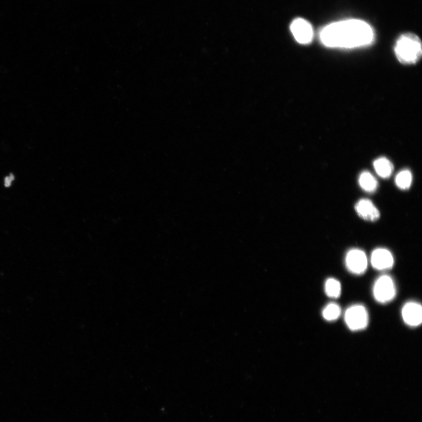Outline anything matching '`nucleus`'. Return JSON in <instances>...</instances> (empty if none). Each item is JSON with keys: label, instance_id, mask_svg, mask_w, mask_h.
<instances>
[{"label": "nucleus", "instance_id": "nucleus-1", "mask_svg": "<svg viewBox=\"0 0 422 422\" xmlns=\"http://www.w3.org/2000/svg\"><path fill=\"white\" fill-rule=\"evenodd\" d=\"M320 38L324 46L328 47L353 48L371 44L374 34L367 23L350 19L324 27L320 32Z\"/></svg>", "mask_w": 422, "mask_h": 422}, {"label": "nucleus", "instance_id": "nucleus-2", "mask_svg": "<svg viewBox=\"0 0 422 422\" xmlns=\"http://www.w3.org/2000/svg\"><path fill=\"white\" fill-rule=\"evenodd\" d=\"M395 52L399 61L404 65L416 64L422 55L421 43L418 36L412 33L402 35L397 40Z\"/></svg>", "mask_w": 422, "mask_h": 422}, {"label": "nucleus", "instance_id": "nucleus-3", "mask_svg": "<svg viewBox=\"0 0 422 422\" xmlns=\"http://www.w3.org/2000/svg\"><path fill=\"white\" fill-rule=\"evenodd\" d=\"M396 290L394 282L388 275H383L376 280L373 294L377 302L386 304L395 298Z\"/></svg>", "mask_w": 422, "mask_h": 422}, {"label": "nucleus", "instance_id": "nucleus-4", "mask_svg": "<svg viewBox=\"0 0 422 422\" xmlns=\"http://www.w3.org/2000/svg\"><path fill=\"white\" fill-rule=\"evenodd\" d=\"M344 320L351 330H362L365 329L368 324L367 310L364 306L359 304L352 306L345 312Z\"/></svg>", "mask_w": 422, "mask_h": 422}, {"label": "nucleus", "instance_id": "nucleus-5", "mask_svg": "<svg viewBox=\"0 0 422 422\" xmlns=\"http://www.w3.org/2000/svg\"><path fill=\"white\" fill-rule=\"evenodd\" d=\"M347 269L353 274L362 275L366 271L368 260L364 251L360 249H352L348 251L346 258Z\"/></svg>", "mask_w": 422, "mask_h": 422}, {"label": "nucleus", "instance_id": "nucleus-6", "mask_svg": "<svg viewBox=\"0 0 422 422\" xmlns=\"http://www.w3.org/2000/svg\"><path fill=\"white\" fill-rule=\"evenodd\" d=\"M290 30L294 38L300 44H309L313 38L312 27L306 19H295L291 23Z\"/></svg>", "mask_w": 422, "mask_h": 422}, {"label": "nucleus", "instance_id": "nucleus-7", "mask_svg": "<svg viewBox=\"0 0 422 422\" xmlns=\"http://www.w3.org/2000/svg\"><path fill=\"white\" fill-rule=\"evenodd\" d=\"M402 315L407 325L413 327L419 326L422 322V308L420 304L414 302L405 304L402 310Z\"/></svg>", "mask_w": 422, "mask_h": 422}, {"label": "nucleus", "instance_id": "nucleus-8", "mask_svg": "<svg viewBox=\"0 0 422 422\" xmlns=\"http://www.w3.org/2000/svg\"><path fill=\"white\" fill-rule=\"evenodd\" d=\"M374 268L378 270H387L392 268L394 263L392 254L386 249L379 248L373 251L371 259Z\"/></svg>", "mask_w": 422, "mask_h": 422}, {"label": "nucleus", "instance_id": "nucleus-9", "mask_svg": "<svg viewBox=\"0 0 422 422\" xmlns=\"http://www.w3.org/2000/svg\"><path fill=\"white\" fill-rule=\"evenodd\" d=\"M355 210L358 216L368 221H376L380 217V213L372 202L367 199H362L356 203Z\"/></svg>", "mask_w": 422, "mask_h": 422}, {"label": "nucleus", "instance_id": "nucleus-10", "mask_svg": "<svg viewBox=\"0 0 422 422\" xmlns=\"http://www.w3.org/2000/svg\"><path fill=\"white\" fill-rule=\"evenodd\" d=\"M374 167L378 175L383 178H387L392 175L393 166L391 162L385 157H381L376 160Z\"/></svg>", "mask_w": 422, "mask_h": 422}, {"label": "nucleus", "instance_id": "nucleus-11", "mask_svg": "<svg viewBox=\"0 0 422 422\" xmlns=\"http://www.w3.org/2000/svg\"><path fill=\"white\" fill-rule=\"evenodd\" d=\"M359 184L361 188L368 193H374L378 188V182L370 173L364 172L359 177Z\"/></svg>", "mask_w": 422, "mask_h": 422}, {"label": "nucleus", "instance_id": "nucleus-12", "mask_svg": "<svg viewBox=\"0 0 422 422\" xmlns=\"http://www.w3.org/2000/svg\"><path fill=\"white\" fill-rule=\"evenodd\" d=\"M412 175L408 170H404L397 174L396 177V184L399 188L406 190L410 188L412 184Z\"/></svg>", "mask_w": 422, "mask_h": 422}, {"label": "nucleus", "instance_id": "nucleus-13", "mask_svg": "<svg viewBox=\"0 0 422 422\" xmlns=\"http://www.w3.org/2000/svg\"><path fill=\"white\" fill-rule=\"evenodd\" d=\"M325 291L328 297L336 299L340 297L342 286L337 280L330 278L326 282Z\"/></svg>", "mask_w": 422, "mask_h": 422}, {"label": "nucleus", "instance_id": "nucleus-14", "mask_svg": "<svg viewBox=\"0 0 422 422\" xmlns=\"http://www.w3.org/2000/svg\"><path fill=\"white\" fill-rule=\"evenodd\" d=\"M342 313L341 308L335 303H330L324 308L322 314L324 319L328 322L334 321L339 318Z\"/></svg>", "mask_w": 422, "mask_h": 422}, {"label": "nucleus", "instance_id": "nucleus-15", "mask_svg": "<svg viewBox=\"0 0 422 422\" xmlns=\"http://www.w3.org/2000/svg\"><path fill=\"white\" fill-rule=\"evenodd\" d=\"M14 180V177L13 174H11L9 177H7L5 179V185L8 187V186H10L11 184V182Z\"/></svg>", "mask_w": 422, "mask_h": 422}]
</instances>
